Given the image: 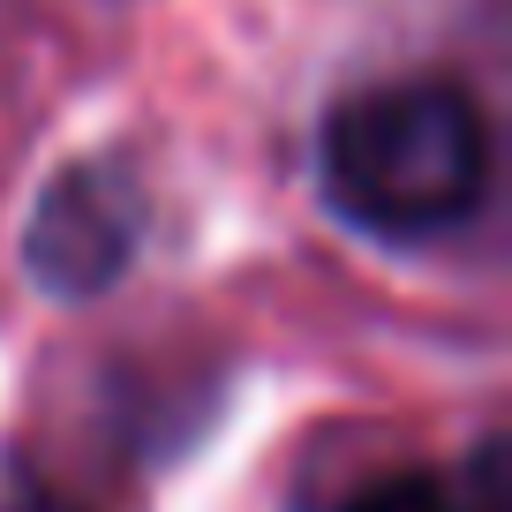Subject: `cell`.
<instances>
[{
    "instance_id": "7a4b0ae2",
    "label": "cell",
    "mask_w": 512,
    "mask_h": 512,
    "mask_svg": "<svg viewBox=\"0 0 512 512\" xmlns=\"http://www.w3.org/2000/svg\"><path fill=\"white\" fill-rule=\"evenodd\" d=\"M136 256V196L121 174L106 166H68L31 211V234H23V264L46 294L83 302V294H106Z\"/></svg>"
},
{
    "instance_id": "3957f363",
    "label": "cell",
    "mask_w": 512,
    "mask_h": 512,
    "mask_svg": "<svg viewBox=\"0 0 512 512\" xmlns=\"http://www.w3.org/2000/svg\"><path fill=\"white\" fill-rule=\"evenodd\" d=\"M339 512H505V467H497V445H482L467 475L407 467V475H384L369 490H354Z\"/></svg>"
},
{
    "instance_id": "6da1fadb",
    "label": "cell",
    "mask_w": 512,
    "mask_h": 512,
    "mask_svg": "<svg viewBox=\"0 0 512 512\" xmlns=\"http://www.w3.org/2000/svg\"><path fill=\"white\" fill-rule=\"evenodd\" d=\"M490 189V121L460 83H377L324 121V196L369 234L460 226Z\"/></svg>"
}]
</instances>
